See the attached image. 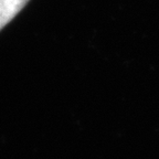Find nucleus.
Wrapping results in <instances>:
<instances>
[{"label":"nucleus","instance_id":"f257e3e1","mask_svg":"<svg viewBox=\"0 0 159 159\" xmlns=\"http://www.w3.org/2000/svg\"><path fill=\"white\" fill-rule=\"evenodd\" d=\"M29 0H0V30L11 21Z\"/></svg>","mask_w":159,"mask_h":159}]
</instances>
